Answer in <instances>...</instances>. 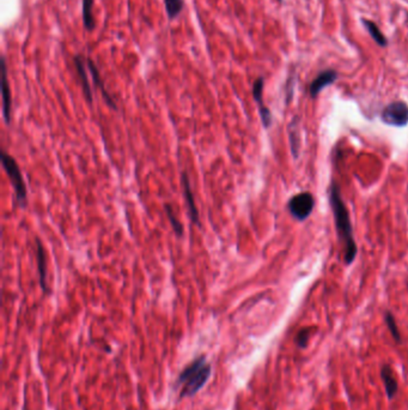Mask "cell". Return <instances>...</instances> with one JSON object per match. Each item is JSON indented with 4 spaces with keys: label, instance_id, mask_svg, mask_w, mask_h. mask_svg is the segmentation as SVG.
<instances>
[{
    "label": "cell",
    "instance_id": "16",
    "mask_svg": "<svg viewBox=\"0 0 408 410\" xmlns=\"http://www.w3.org/2000/svg\"><path fill=\"white\" fill-rule=\"evenodd\" d=\"M289 134H290L291 150H292L295 159H297V157H298V151H299V145H300L299 126H298V120H297V119H295V120L291 122L290 128H289Z\"/></svg>",
    "mask_w": 408,
    "mask_h": 410
},
{
    "label": "cell",
    "instance_id": "10",
    "mask_svg": "<svg viewBox=\"0 0 408 410\" xmlns=\"http://www.w3.org/2000/svg\"><path fill=\"white\" fill-rule=\"evenodd\" d=\"M73 62H74V67L75 71H77V75L80 80L81 88H83V93L85 99L89 103H93V91H91L90 83H89L88 80V75H87V67H85V64H87V59L83 58V55L78 54L73 56Z\"/></svg>",
    "mask_w": 408,
    "mask_h": 410
},
{
    "label": "cell",
    "instance_id": "20",
    "mask_svg": "<svg viewBox=\"0 0 408 410\" xmlns=\"http://www.w3.org/2000/svg\"><path fill=\"white\" fill-rule=\"evenodd\" d=\"M311 327H304V329L299 330L298 333H297L296 336V343L297 346L299 347V348L304 349L308 347V343H309V339H310V336H311Z\"/></svg>",
    "mask_w": 408,
    "mask_h": 410
},
{
    "label": "cell",
    "instance_id": "14",
    "mask_svg": "<svg viewBox=\"0 0 408 410\" xmlns=\"http://www.w3.org/2000/svg\"><path fill=\"white\" fill-rule=\"evenodd\" d=\"M363 24H364V27L366 28V30L369 31V34L371 35L372 39L376 43H377L378 46L381 47H387L388 45V40L387 37L383 35V33H382L381 30H379V28L376 25L374 22L372 21H369V20H362Z\"/></svg>",
    "mask_w": 408,
    "mask_h": 410
},
{
    "label": "cell",
    "instance_id": "3",
    "mask_svg": "<svg viewBox=\"0 0 408 410\" xmlns=\"http://www.w3.org/2000/svg\"><path fill=\"white\" fill-rule=\"evenodd\" d=\"M2 163L6 174H8L9 179H10L12 186H14L18 204H20L22 208H25L28 201V191L23 179V174H22L20 169V166L16 162L14 157L9 155V154H6L5 151H3L2 154Z\"/></svg>",
    "mask_w": 408,
    "mask_h": 410
},
{
    "label": "cell",
    "instance_id": "12",
    "mask_svg": "<svg viewBox=\"0 0 408 410\" xmlns=\"http://www.w3.org/2000/svg\"><path fill=\"white\" fill-rule=\"evenodd\" d=\"M381 378L383 380L385 392H387V397L389 399H394L395 396L397 395L398 391V383L396 377H395L393 370L389 365L382 366L381 368Z\"/></svg>",
    "mask_w": 408,
    "mask_h": 410
},
{
    "label": "cell",
    "instance_id": "21",
    "mask_svg": "<svg viewBox=\"0 0 408 410\" xmlns=\"http://www.w3.org/2000/svg\"><path fill=\"white\" fill-rule=\"evenodd\" d=\"M278 2H281V0H278Z\"/></svg>",
    "mask_w": 408,
    "mask_h": 410
},
{
    "label": "cell",
    "instance_id": "15",
    "mask_svg": "<svg viewBox=\"0 0 408 410\" xmlns=\"http://www.w3.org/2000/svg\"><path fill=\"white\" fill-rule=\"evenodd\" d=\"M95 0H83V10H81V15H83V24L84 28L88 31H93L96 27V22L94 20L93 15V6Z\"/></svg>",
    "mask_w": 408,
    "mask_h": 410
},
{
    "label": "cell",
    "instance_id": "11",
    "mask_svg": "<svg viewBox=\"0 0 408 410\" xmlns=\"http://www.w3.org/2000/svg\"><path fill=\"white\" fill-rule=\"evenodd\" d=\"M36 241V258H37V270H39L40 286L43 292H47V255L44 251L42 242L39 238L35 239Z\"/></svg>",
    "mask_w": 408,
    "mask_h": 410
},
{
    "label": "cell",
    "instance_id": "2",
    "mask_svg": "<svg viewBox=\"0 0 408 410\" xmlns=\"http://www.w3.org/2000/svg\"><path fill=\"white\" fill-rule=\"evenodd\" d=\"M211 371V365L206 361V358L204 355L199 356L194 361H192L181 372L179 379H177V384L181 385L180 396L185 398V397L197 395L210 379Z\"/></svg>",
    "mask_w": 408,
    "mask_h": 410
},
{
    "label": "cell",
    "instance_id": "5",
    "mask_svg": "<svg viewBox=\"0 0 408 410\" xmlns=\"http://www.w3.org/2000/svg\"><path fill=\"white\" fill-rule=\"evenodd\" d=\"M382 121L384 124L403 127L408 124V106L402 101H395L388 105L381 114Z\"/></svg>",
    "mask_w": 408,
    "mask_h": 410
},
{
    "label": "cell",
    "instance_id": "6",
    "mask_svg": "<svg viewBox=\"0 0 408 410\" xmlns=\"http://www.w3.org/2000/svg\"><path fill=\"white\" fill-rule=\"evenodd\" d=\"M2 94H3V116H4L5 124L10 125L12 100L10 84H9L8 80V67H6L5 56H2Z\"/></svg>",
    "mask_w": 408,
    "mask_h": 410
},
{
    "label": "cell",
    "instance_id": "8",
    "mask_svg": "<svg viewBox=\"0 0 408 410\" xmlns=\"http://www.w3.org/2000/svg\"><path fill=\"white\" fill-rule=\"evenodd\" d=\"M181 180H182L183 194H185L186 201H187L188 213H189V216H191L192 222L194 223V225L200 226V220H199V210H198V208H197V204H195L194 194H193L191 181H189V176H188V174H187V173H186V172L182 173Z\"/></svg>",
    "mask_w": 408,
    "mask_h": 410
},
{
    "label": "cell",
    "instance_id": "9",
    "mask_svg": "<svg viewBox=\"0 0 408 410\" xmlns=\"http://www.w3.org/2000/svg\"><path fill=\"white\" fill-rule=\"evenodd\" d=\"M338 77H339V75L335 70L322 71L310 84V95H311V97H316L325 87L333 84L338 80Z\"/></svg>",
    "mask_w": 408,
    "mask_h": 410
},
{
    "label": "cell",
    "instance_id": "13",
    "mask_svg": "<svg viewBox=\"0 0 408 410\" xmlns=\"http://www.w3.org/2000/svg\"><path fill=\"white\" fill-rule=\"evenodd\" d=\"M87 65H88L89 71H90V74H91V77H93L94 83H95V85H96V88H99V89L101 90V93H102L103 97L106 99L107 103H108V105L112 107L113 109H116L115 101L112 99V96L109 95L108 91H107V89H106V87H104V83H103L102 78H101L100 71H99V69H97L96 64H95V62L91 60L90 58H87Z\"/></svg>",
    "mask_w": 408,
    "mask_h": 410
},
{
    "label": "cell",
    "instance_id": "18",
    "mask_svg": "<svg viewBox=\"0 0 408 410\" xmlns=\"http://www.w3.org/2000/svg\"><path fill=\"white\" fill-rule=\"evenodd\" d=\"M384 320H385V324H387V326H388V330L390 331L391 337H393L395 342H396V343H401L400 331H398L396 320H395L394 315L391 314L390 312H385V314H384Z\"/></svg>",
    "mask_w": 408,
    "mask_h": 410
},
{
    "label": "cell",
    "instance_id": "7",
    "mask_svg": "<svg viewBox=\"0 0 408 410\" xmlns=\"http://www.w3.org/2000/svg\"><path fill=\"white\" fill-rule=\"evenodd\" d=\"M264 84L265 81L262 77H259L258 80L254 82V85H253V96H254V100L256 101V103H258L262 125H264L266 128H270L272 125V113L264 103V96H262L264 95Z\"/></svg>",
    "mask_w": 408,
    "mask_h": 410
},
{
    "label": "cell",
    "instance_id": "4",
    "mask_svg": "<svg viewBox=\"0 0 408 410\" xmlns=\"http://www.w3.org/2000/svg\"><path fill=\"white\" fill-rule=\"evenodd\" d=\"M314 195L309 193V192H303V193L293 195L289 200L287 208H289V211L292 217H295L298 221H305L311 215L312 210H314Z\"/></svg>",
    "mask_w": 408,
    "mask_h": 410
},
{
    "label": "cell",
    "instance_id": "17",
    "mask_svg": "<svg viewBox=\"0 0 408 410\" xmlns=\"http://www.w3.org/2000/svg\"><path fill=\"white\" fill-rule=\"evenodd\" d=\"M164 6H166L168 17L174 20L182 12L183 0H164Z\"/></svg>",
    "mask_w": 408,
    "mask_h": 410
},
{
    "label": "cell",
    "instance_id": "19",
    "mask_svg": "<svg viewBox=\"0 0 408 410\" xmlns=\"http://www.w3.org/2000/svg\"><path fill=\"white\" fill-rule=\"evenodd\" d=\"M164 208H166V213H167L168 220H169L170 223H172L173 230L175 232V234L180 238V236L183 235V227L181 225V222H180V221L176 219L175 214H174V211H173L172 205L166 204V205H164Z\"/></svg>",
    "mask_w": 408,
    "mask_h": 410
},
{
    "label": "cell",
    "instance_id": "1",
    "mask_svg": "<svg viewBox=\"0 0 408 410\" xmlns=\"http://www.w3.org/2000/svg\"><path fill=\"white\" fill-rule=\"evenodd\" d=\"M330 201L332 211L334 214L335 226H337L338 233H339V240L343 244L345 261H346V264H351L356 258L358 248H357L356 241H354L353 238V230L352 225H351L349 210H347L346 205H345L343 198H341L339 187L334 181L332 182L331 186Z\"/></svg>",
    "mask_w": 408,
    "mask_h": 410
}]
</instances>
